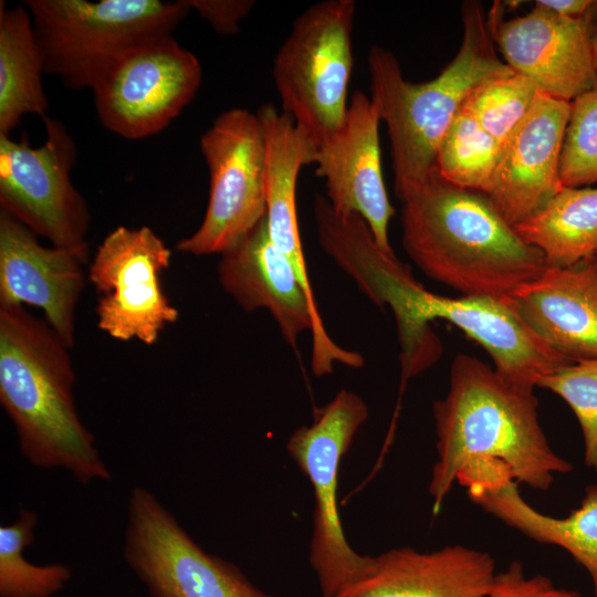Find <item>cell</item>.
Wrapping results in <instances>:
<instances>
[{
  "instance_id": "8",
  "label": "cell",
  "mask_w": 597,
  "mask_h": 597,
  "mask_svg": "<svg viewBox=\"0 0 597 597\" xmlns=\"http://www.w3.org/2000/svg\"><path fill=\"white\" fill-rule=\"evenodd\" d=\"M209 171L202 222L176 249L191 255L222 254L265 217V147L256 113L230 108L218 115L199 142Z\"/></svg>"
},
{
  "instance_id": "33",
  "label": "cell",
  "mask_w": 597,
  "mask_h": 597,
  "mask_svg": "<svg viewBox=\"0 0 597 597\" xmlns=\"http://www.w3.org/2000/svg\"><path fill=\"white\" fill-rule=\"evenodd\" d=\"M593 55H594L595 65L597 67V23H596V28L593 35Z\"/></svg>"
},
{
  "instance_id": "27",
  "label": "cell",
  "mask_w": 597,
  "mask_h": 597,
  "mask_svg": "<svg viewBox=\"0 0 597 597\" xmlns=\"http://www.w3.org/2000/svg\"><path fill=\"white\" fill-rule=\"evenodd\" d=\"M538 92L530 78L514 72L476 86L461 108L503 145L525 117Z\"/></svg>"
},
{
  "instance_id": "10",
  "label": "cell",
  "mask_w": 597,
  "mask_h": 597,
  "mask_svg": "<svg viewBox=\"0 0 597 597\" xmlns=\"http://www.w3.org/2000/svg\"><path fill=\"white\" fill-rule=\"evenodd\" d=\"M220 255L219 282L244 311L268 310L293 349L304 332L311 333V368L316 377L332 374L336 364L364 366L362 354L341 347L328 335L318 306L310 301L287 259L272 242L265 217Z\"/></svg>"
},
{
  "instance_id": "21",
  "label": "cell",
  "mask_w": 597,
  "mask_h": 597,
  "mask_svg": "<svg viewBox=\"0 0 597 597\" xmlns=\"http://www.w3.org/2000/svg\"><path fill=\"white\" fill-rule=\"evenodd\" d=\"M256 115L265 147L264 191L269 234L287 259L298 282L306 285L310 276L298 227L296 184L301 168L314 163L317 147L291 116L274 105H262Z\"/></svg>"
},
{
  "instance_id": "1",
  "label": "cell",
  "mask_w": 597,
  "mask_h": 597,
  "mask_svg": "<svg viewBox=\"0 0 597 597\" xmlns=\"http://www.w3.org/2000/svg\"><path fill=\"white\" fill-rule=\"evenodd\" d=\"M533 389L522 388L476 357L459 354L449 390L432 406L437 461L429 493L433 514L459 482L468 494L507 480L546 491L573 465L551 448Z\"/></svg>"
},
{
  "instance_id": "4",
  "label": "cell",
  "mask_w": 597,
  "mask_h": 597,
  "mask_svg": "<svg viewBox=\"0 0 597 597\" xmlns=\"http://www.w3.org/2000/svg\"><path fill=\"white\" fill-rule=\"evenodd\" d=\"M461 18L459 50L432 80H406L397 57L380 45L367 54L370 100L387 126L400 201L434 170L439 145L469 94L488 80L514 73L498 55L481 3L463 2Z\"/></svg>"
},
{
  "instance_id": "9",
  "label": "cell",
  "mask_w": 597,
  "mask_h": 597,
  "mask_svg": "<svg viewBox=\"0 0 597 597\" xmlns=\"http://www.w3.org/2000/svg\"><path fill=\"white\" fill-rule=\"evenodd\" d=\"M43 122L38 147L0 135V210L53 247L90 250V210L71 180L77 146L60 119Z\"/></svg>"
},
{
  "instance_id": "15",
  "label": "cell",
  "mask_w": 597,
  "mask_h": 597,
  "mask_svg": "<svg viewBox=\"0 0 597 597\" xmlns=\"http://www.w3.org/2000/svg\"><path fill=\"white\" fill-rule=\"evenodd\" d=\"M416 335L431 336L429 322L440 318L459 327L492 357L495 370L526 389L572 364L533 333L504 302L482 296L447 297L417 284L409 302Z\"/></svg>"
},
{
  "instance_id": "12",
  "label": "cell",
  "mask_w": 597,
  "mask_h": 597,
  "mask_svg": "<svg viewBox=\"0 0 597 597\" xmlns=\"http://www.w3.org/2000/svg\"><path fill=\"white\" fill-rule=\"evenodd\" d=\"M202 80L197 56L172 35L118 57L92 87L102 125L126 139L164 130L193 100Z\"/></svg>"
},
{
  "instance_id": "6",
  "label": "cell",
  "mask_w": 597,
  "mask_h": 597,
  "mask_svg": "<svg viewBox=\"0 0 597 597\" xmlns=\"http://www.w3.org/2000/svg\"><path fill=\"white\" fill-rule=\"evenodd\" d=\"M354 0L310 6L293 22L273 62L282 111L320 146L342 126L352 77Z\"/></svg>"
},
{
  "instance_id": "31",
  "label": "cell",
  "mask_w": 597,
  "mask_h": 597,
  "mask_svg": "<svg viewBox=\"0 0 597 597\" xmlns=\"http://www.w3.org/2000/svg\"><path fill=\"white\" fill-rule=\"evenodd\" d=\"M212 29L222 35L235 34L240 22L255 4L252 0H185Z\"/></svg>"
},
{
  "instance_id": "19",
  "label": "cell",
  "mask_w": 597,
  "mask_h": 597,
  "mask_svg": "<svg viewBox=\"0 0 597 597\" xmlns=\"http://www.w3.org/2000/svg\"><path fill=\"white\" fill-rule=\"evenodd\" d=\"M504 303L570 362L597 359V254L569 266L547 265Z\"/></svg>"
},
{
  "instance_id": "24",
  "label": "cell",
  "mask_w": 597,
  "mask_h": 597,
  "mask_svg": "<svg viewBox=\"0 0 597 597\" xmlns=\"http://www.w3.org/2000/svg\"><path fill=\"white\" fill-rule=\"evenodd\" d=\"M549 266H569L597 254V188L564 187L538 213L515 226Z\"/></svg>"
},
{
  "instance_id": "23",
  "label": "cell",
  "mask_w": 597,
  "mask_h": 597,
  "mask_svg": "<svg viewBox=\"0 0 597 597\" xmlns=\"http://www.w3.org/2000/svg\"><path fill=\"white\" fill-rule=\"evenodd\" d=\"M44 64L29 10L0 2V135L9 136L25 115L44 118L49 102Z\"/></svg>"
},
{
  "instance_id": "11",
  "label": "cell",
  "mask_w": 597,
  "mask_h": 597,
  "mask_svg": "<svg viewBox=\"0 0 597 597\" xmlns=\"http://www.w3.org/2000/svg\"><path fill=\"white\" fill-rule=\"evenodd\" d=\"M124 557L151 597H273L203 551L144 488L128 499Z\"/></svg>"
},
{
  "instance_id": "32",
  "label": "cell",
  "mask_w": 597,
  "mask_h": 597,
  "mask_svg": "<svg viewBox=\"0 0 597 597\" xmlns=\"http://www.w3.org/2000/svg\"><path fill=\"white\" fill-rule=\"evenodd\" d=\"M535 6L566 18H582L597 7L594 0H537Z\"/></svg>"
},
{
  "instance_id": "28",
  "label": "cell",
  "mask_w": 597,
  "mask_h": 597,
  "mask_svg": "<svg viewBox=\"0 0 597 597\" xmlns=\"http://www.w3.org/2000/svg\"><path fill=\"white\" fill-rule=\"evenodd\" d=\"M559 172L564 187L597 182V82L570 102Z\"/></svg>"
},
{
  "instance_id": "5",
  "label": "cell",
  "mask_w": 597,
  "mask_h": 597,
  "mask_svg": "<svg viewBox=\"0 0 597 597\" xmlns=\"http://www.w3.org/2000/svg\"><path fill=\"white\" fill-rule=\"evenodd\" d=\"M45 74L72 90L94 86L133 48L172 35L185 0H27Z\"/></svg>"
},
{
  "instance_id": "14",
  "label": "cell",
  "mask_w": 597,
  "mask_h": 597,
  "mask_svg": "<svg viewBox=\"0 0 597 597\" xmlns=\"http://www.w3.org/2000/svg\"><path fill=\"white\" fill-rule=\"evenodd\" d=\"M486 15L505 64L530 78L541 93L570 103L596 84L597 7L582 18H566L534 4L530 12L503 20L501 4L495 2Z\"/></svg>"
},
{
  "instance_id": "29",
  "label": "cell",
  "mask_w": 597,
  "mask_h": 597,
  "mask_svg": "<svg viewBox=\"0 0 597 597\" xmlns=\"http://www.w3.org/2000/svg\"><path fill=\"white\" fill-rule=\"evenodd\" d=\"M573 409L584 437V460L597 474V359L566 365L537 381Z\"/></svg>"
},
{
  "instance_id": "26",
  "label": "cell",
  "mask_w": 597,
  "mask_h": 597,
  "mask_svg": "<svg viewBox=\"0 0 597 597\" xmlns=\"http://www.w3.org/2000/svg\"><path fill=\"white\" fill-rule=\"evenodd\" d=\"M502 147L460 108L439 145L436 169L453 185L485 193Z\"/></svg>"
},
{
  "instance_id": "17",
  "label": "cell",
  "mask_w": 597,
  "mask_h": 597,
  "mask_svg": "<svg viewBox=\"0 0 597 597\" xmlns=\"http://www.w3.org/2000/svg\"><path fill=\"white\" fill-rule=\"evenodd\" d=\"M570 103L541 92L503 144L485 195L512 227L538 213L563 188L561 155Z\"/></svg>"
},
{
  "instance_id": "7",
  "label": "cell",
  "mask_w": 597,
  "mask_h": 597,
  "mask_svg": "<svg viewBox=\"0 0 597 597\" xmlns=\"http://www.w3.org/2000/svg\"><path fill=\"white\" fill-rule=\"evenodd\" d=\"M368 416V406L359 395L341 389L329 402L314 410L311 425L297 428L286 442L287 453L313 488L310 563L323 597H336L362 577L373 559L348 544L337 507L342 458Z\"/></svg>"
},
{
  "instance_id": "20",
  "label": "cell",
  "mask_w": 597,
  "mask_h": 597,
  "mask_svg": "<svg viewBox=\"0 0 597 597\" xmlns=\"http://www.w3.org/2000/svg\"><path fill=\"white\" fill-rule=\"evenodd\" d=\"M495 574L494 558L471 547H398L373 556L362 577L336 597H486Z\"/></svg>"
},
{
  "instance_id": "2",
  "label": "cell",
  "mask_w": 597,
  "mask_h": 597,
  "mask_svg": "<svg viewBox=\"0 0 597 597\" xmlns=\"http://www.w3.org/2000/svg\"><path fill=\"white\" fill-rule=\"evenodd\" d=\"M402 247L429 277L463 296L505 302L547 266L540 249L507 223L490 198L437 169L401 200Z\"/></svg>"
},
{
  "instance_id": "3",
  "label": "cell",
  "mask_w": 597,
  "mask_h": 597,
  "mask_svg": "<svg viewBox=\"0 0 597 597\" xmlns=\"http://www.w3.org/2000/svg\"><path fill=\"white\" fill-rule=\"evenodd\" d=\"M70 347L23 306L0 305V402L21 453L39 468H63L81 483L111 473L73 398Z\"/></svg>"
},
{
  "instance_id": "13",
  "label": "cell",
  "mask_w": 597,
  "mask_h": 597,
  "mask_svg": "<svg viewBox=\"0 0 597 597\" xmlns=\"http://www.w3.org/2000/svg\"><path fill=\"white\" fill-rule=\"evenodd\" d=\"M170 259V249L150 228L113 229L88 268V280L98 294V328L121 342L154 345L179 317L160 283Z\"/></svg>"
},
{
  "instance_id": "16",
  "label": "cell",
  "mask_w": 597,
  "mask_h": 597,
  "mask_svg": "<svg viewBox=\"0 0 597 597\" xmlns=\"http://www.w3.org/2000/svg\"><path fill=\"white\" fill-rule=\"evenodd\" d=\"M378 113L362 91L349 97L339 129L317 146L316 175L325 179L327 200L341 213H356L378 245L395 254L388 235L395 214L381 170Z\"/></svg>"
},
{
  "instance_id": "30",
  "label": "cell",
  "mask_w": 597,
  "mask_h": 597,
  "mask_svg": "<svg viewBox=\"0 0 597 597\" xmlns=\"http://www.w3.org/2000/svg\"><path fill=\"white\" fill-rule=\"evenodd\" d=\"M486 597H579L570 589L558 588L544 575L526 577L522 563L512 562L496 573Z\"/></svg>"
},
{
  "instance_id": "22",
  "label": "cell",
  "mask_w": 597,
  "mask_h": 597,
  "mask_svg": "<svg viewBox=\"0 0 597 597\" xmlns=\"http://www.w3.org/2000/svg\"><path fill=\"white\" fill-rule=\"evenodd\" d=\"M469 496L485 512L531 540L567 551L588 572L597 597V484L587 486L579 507L562 519L530 505L514 480Z\"/></svg>"
},
{
  "instance_id": "25",
  "label": "cell",
  "mask_w": 597,
  "mask_h": 597,
  "mask_svg": "<svg viewBox=\"0 0 597 597\" xmlns=\"http://www.w3.org/2000/svg\"><path fill=\"white\" fill-rule=\"evenodd\" d=\"M38 516L21 510L17 521L0 526V597H51L71 578L63 564L34 565L23 551L34 541Z\"/></svg>"
},
{
  "instance_id": "18",
  "label": "cell",
  "mask_w": 597,
  "mask_h": 597,
  "mask_svg": "<svg viewBox=\"0 0 597 597\" xmlns=\"http://www.w3.org/2000/svg\"><path fill=\"white\" fill-rule=\"evenodd\" d=\"M88 258L90 250L42 245L36 234L0 210V305L41 308L70 348Z\"/></svg>"
}]
</instances>
